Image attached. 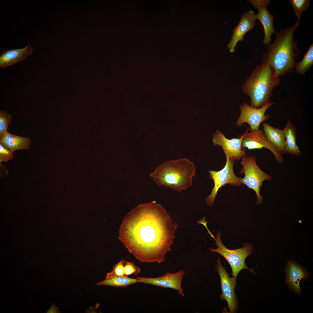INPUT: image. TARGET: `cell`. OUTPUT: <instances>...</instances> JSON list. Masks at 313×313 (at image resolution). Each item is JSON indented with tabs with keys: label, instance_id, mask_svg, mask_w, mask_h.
I'll list each match as a JSON object with an SVG mask.
<instances>
[{
	"label": "cell",
	"instance_id": "5",
	"mask_svg": "<svg viewBox=\"0 0 313 313\" xmlns=\"http://www.w3.org/2000/svg\"><path fill=\"white\" fill-rule=\"evenodd\" d=\"M205 226L207 229L208 233L213 238L216 242L215 245L217 246L216 249L210 248L212 252H216L220 254L230 264L232 271V276L237 278L240 272L243 269H247L251 272L255 274L254 268H249L246 265L245 260L247 257L253 253V247L249 243H245L244 246L241 248L234 250L229 249L223 244L221 239V233L218 231L216 234V238L211 234L208 229L206 225Z\"/></svg>",
	"mask_w": 313,
	"mask_h": 313
},
{
	"label": "cell",
	"instance_id": "27",
	"mask_svg": "<svg viewBox=\"0 0 313 313\" xmlns=\"http://www.w3.org/2000/svg\"><path fill=\"white\" fill-rule=\"evenodd\" d=\"M58 307L55 306V304L53 303L51 305L49 310L46 312L47 313H59L60 311H58Z\"/></svg>",
	"mask_w": 313,
	"mask_h": 313
},
{
	"label": "cell",
	"instance_id": "7",
	"mask_svg": "<svg viewBox=\"0 0 313 313\" xmlns=\"http://www.w3.org/2000/svg\"><path fill=\"white\" fill-rule=\"evenodd\" d=\"M234 161L230 158H226L225 165L221 170L209 172L210 177L213 180L214 184L210 194L206 199L207 203L210 207L214 202L218 190L222 186L227 184L236 186H239L241 184L240 182L241 178L236 176L234 172Z\"/></svg>",
	"mask_w": 313,
	"mask_h": 313
},
{
	"label": "cell",
	"instance_id": "10",
	"mask_svg": "<svg viewBox=\"0 0 313 313\" xmlns=\"http://www.w3.org/2000/svg\"><path fill=\"white\" fill-rule=\"evenodd\" d=\"M250 129V128H247L242 139V145L244 149L245 148L249 150L266 148L273 154L278 163H281L283 161L281 154L268 141L263 131L259 129L248 132Z\"/></svg>",
	"mask_w": 313,
	"mask_h": 313
},
{
	"label": "cell",
	"instance_id": "21",
	"mask_svg": "<svg viewBox=\"0 0 313 313\" xmlns=\"http://www.w3.org/2000/svg\"><path fill=\"white\" fill-rule=\"evenodd\" d=\"M313 65V44L309 45L306 53L302 60L296 63L294 68L296 72L303 75L310 70Z\"/></svg>",
	"mask_w": 313,
	"mask_h": 313
},
{
	"label": "cell",
	"instance_id": "4",
	"mask_svg": "<svg viewBox=\"0 0 313 313\" xmlns=\"http://www.w3.org/2000/svg\"><path fill=\"white\" fill-rule=\"evenodd\" d=\"M196 170L193 162L186 158L168 161L150 174L158 185L181 192L191 186Z\"/></svg>",
	"mask_w": 313,
	"mask_h": 313
},
{
	"label": "cell",
	"instance_id": "2",
	"mask_svg": "<svg viewBox=\"0 0 313 313\" xmlns=\"http://www.w3.org/2000/svg\"><path fill=\"white\" fill-rule=\"evenodd\" d=\"M300 23L296 21L293 26L276 32L275 41L267 45V51L263 56V63L270 66L279 77L293 72L300 54L294 39V32Z\"/></svg>",
	"mask_w": 313,
	"mask_h": 313
},
{
	"label": "cell",
	"instance_id": "8",
	"mask_svg": "<svg viewBox=\"0 0 313 313\" xmlns=\"http://www.w3.org/2000/svg\"><path fill=\"white\" fill-rule=\"evenodd\" d=\"M274 104V102L270 101L261 108H257L247 103H243L239 106L240 114L235 125L240 127L247 123L250 126V131L259 130L261 124L270 119V115L265 112Z\"/></svg>",
	"mask_w": 313,
	"mask_h": 313
},
{
	"label": "cell",
	"instance_id": "25",
	"mask_svg": "<svg viewBox=\"0 0 313 313\" xmlns=\"http://www.w3.org/2000/svg\"><path fill=\"white\" fill-rule=\"evenodd\" d=\"M13 158V152L0 143V163L3 161H10Z\"/></svg>",
	"mask_w": 313,
	"mask_h": 313
},
{
	"label": "cell",
	"instance_id": "18",
	"mask_svg": "<svg viewBox=\"0 0 313 313\" xmlns=\"http://www.w3.org/2000/svg\"><path fill=\"white\" fill-rule=\"evenodd\" d=\"M263 132L268 141L279 151L281 154L285 153V139L283 130L272 126L268 123H262Z\"/></svg>",
	"mask_w": 313,
	"mask_h": 313
},
{
	"label": "cell",
	"instance_id": "17",
	"mask_svg": "<svg viewBox=\"0 0 313 313\" xmlns=\"http://www.w3.org/2000/svg\"><path fill=\"white\" fill-rule=\"evenodd\" d=\"M0 143L12 152L17 150H28L32 144L29 138L15 135L8 131L0 138Z\"/></svg>",
	"mask_w": 313,
	"mask_h": 313
},
{
	"label": "cell",
	"instance_id": "26",
	"mask_svg": "<svg viewBox=\"0 0 313 313\" xmlns=\"http://www.w3.org/2000/svg\"><path fill=\"white\" fill-rule=\"evenodd\" d=\"M125 261L121 260L114 266L112 271L116 274L122 276L124 275V263Z\"/></svg>",
	"mask_w": 313,
	"mask_h": 313
},
{
	"label": "cell",
	"instance_id": "23",
	"mask_svg": "<svg viewBox=\"0 0 313 313\" xmlns=\"http://www.w3.org/2000/svg\"><path fill=\"white\" fill-rule=\"evenodd\" d=\"M12 122V115L6 111L0 110V138L7 131L8 125Z\"/></svg>",
	"mask_w": 313,
	"mask_h": 313
},
{
	"label": "cell",
	"instance_id": "6",
	"mask_svg": "<svg viewBox=\"0 0 313 313\" xmlns=\"http://www.w3.org/2000/svg\"><path fill=\"white\" fill-rule=\"evenodd\" d=\"M256 158L255 156L251 155L244 156L242 158L241 164L243 168L240 173L244 174L245 177L241 179L240 182L248 188L255 191L257 197L256 203L261 204L263 203V201L260 193V188L264 181H270L272 177L259 168L256 163Z\"/></svg>",
	"mask_w": 313,
	"mask_h": 313
},
{
	"label": "cell",
	"instance_id": "9",
	"mask_svg": "<svg viewBox=\"0 0 313 313\" xmlns=\"http://www.w3.org/2000/svg\"><path fill=\"white\" fill-rule=\"evenodd\" d=\"M217 262L215 268L220 278L222 290L220 300L227 302L229 313H234L238 308L237 298L234 292L237 278L230 277L225 268L222 266L219 257Z\"/></svg>",
	"mask_w": 313,
	"mask_h": 313
},
{
	"label": "cell",
	"instance_id": "11",
	"mask_svg": "<svg viewBox=\"0 0 313 313\" xmlns=\"http://www.w3.org/2000/svg\"><path fill=\"white\" fill-rule=\"evenodd\" d=\"M244 135V133L240 138L229 139L221 131L216 130L213 134L212 141L214 145L222 147L226 158L239 160L246 154V150L242 145Z\"/></svg>",
	"mask_w": 313,
	"mask_h": 313
},
{
	"label": "cell",
	"instance_id": "16",
	"mask_svg": "<svg viewBox=\"0 0 313 313\" xmlns=\"http://www.w3.org/2000/svg\"><path fill=\"white\" fill-rule=\"evenodd\" d=\"M33 51L30 43L22 48L5 50L0 55V67L5 68L25 59Z\"/></svg>",
	"mask_w": 313,
	"mask_h": 313
},
{
	"label": "cell",
	"instance_id": "20",
	"mask_svg": "<svg viewBox=\"0 0 313 313\" xmlns=\"http://www.w3.org/2000/svg\"><path fill=\"white\" fill-rule=\"evenodd\" d=\"M137 283L138 281L136 278H130L125 275H118L112 271L107 273L105 280L97 283L96 285L125 287Z\"/></svg>",
	"mask_w": 313,
	"mask_h": 313
},
{
	"label": "cell",
	"instance_id": "14",
	"mask_svg": "<svg viewBox=\"0 0 313 313\" xmlns=\"http://www.w3.org/2000/svg\"><path fill=\"white\" fill-rule=\"evenodd\" d=\"M284 271L286 276L285 283L290 290L301 295L302 290L300 287V281L304 279L307 281L309 276V273L297 262L291 260L287 262Z\"/></svg>",
	"mask_w": 313,
	"mask_h": 313
},
{
	"label": "cell",
	"instance_id": "13",
	"mask_svg": "<svg viewBox=\"0 0 313 313\" xmlns=\"http://www.w3.org/2000/svg\"><path fill=\"white\" fill-rule=\"evenodd\" d=\"M185 272L182 270L171 273H167L165 275L156 278H145L137 276L138 283H141L176 290L181 296L184 295L181 286L182 280Z\"/></svg>",
	"mask_w": 313,
	"mask_h": 313
},
{
	"label": "cell",
	"instance_id": "1",
	"mask_svg": "<svg viewBox=\"0 0 313 313\" xmlns=\"http://www.w3.org/2000/svg\"><path fill=\"white\" fill-rule=\"evenodd\" d=\"M176 228L166 210L153 201L138 206L127 214L119 236L140 261L161 263L170 250Z\"/></svg>",
	"mask_w": 313,
	"mask_h": 313
},
{
	"label": "cell",
	"instance_id": "3",
	"mask_svg": "<svg viewBox=\"0 0 313 313\" xmlns=\"http://www.w3.org/2000/svg\"><path fill=\"white\" fill-rule=\"evenodd\" d=\"M280 83V77L272 68L262 63L254 69L241 88L250 97V105L259 108L270 101L273 90Z\"/></svg>",
	"mask_w": 313,
	"mask_h": 313
},
{
	"label": "cell",
	"instance_id": "19",
	"mask_svg": "<svg viewBox=\"0 0 313 313\" xmlns=\"http://www.w3.org/2000/svg\"><path fill=\"white\" fill-rule=\"evenodd\" d=\"M283 130L285 139V152L296 156H300L301 151L296 142V127L289 120Z\"/></svg>",
	"mask_w": 313,
	"mask_h": 313
},
{
	"label": "cell",
	"instance_id": "15",
	"mask_svg": "<svg viewBox=\"0 0 313 313\" xmlns=\"http://www.w3.org/2000/svg\"><path fill=\"white\" fill-rule=\"evenodd\" d=\"M256 20V15L252 10L245 12L242 15L238 25L232 30L231 39L227 45L230 52H234L238 42L244 40V36L254 27Z\"/></svg>",
	"mask_w": 313,
	"mask_h": 313
},
{
	"label": "cell",
	"instance_id": "24",
	"mask_svg": "<svg viewBox=\"0 0 313 313\" xmlns=\"http://www.w3.org/2000/svg\"><path fill=\"white\" fill-rule=\"evenodd\" d=\"M124 275L128 276L134 274L137 275L141 271L140 268L135 265L133 262L125 261L124 263Z\"/></svg>",
	"mask_w": 313,
	"mask_h": 313
},
{
	"label": "cell",
	"instance_id": "22",
	"mask_svg": "<svg viewBox=\"0 0 313 313\" xmlns=\"http://www.w3.org/2000/svg\"><path fill=\"white\" fill-rule=\"evenodd\" d=\"M290 2L297 17V21L300 22L301 14L309 6V0H290Z\"/></svg>",
	"mask_w": 313,
	"mask_h": 313
},
{
	"label": "cell",
	"instance_id": "12",
	"mask_svg": "<svg viewBox=\"0 0 313 313\" xmlns=\"http://www.w3.org/2000/svg\"><path fill=\"white\" fill-rule=\"evenodd\" d=\"M247 1L258 10V12L256 15V17L257 19L261 23L263 27L265 36L263 43L267 45L270 43L272 34L275 33L273 26V21L275 16L271 14L267 9L271 1L249 0Z\"/></svg>",
	"mask_w": 313,
	"mask_h": 313
}]
</instances>
